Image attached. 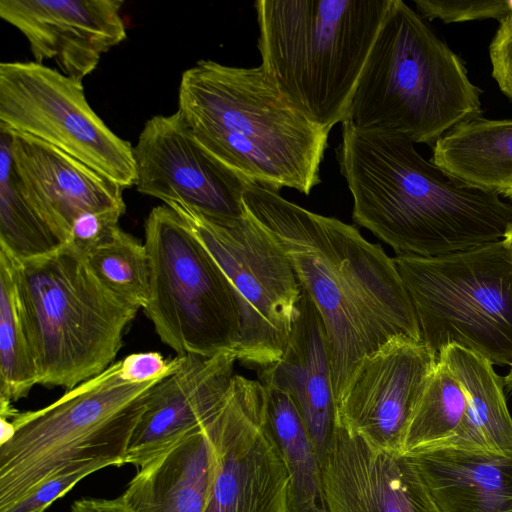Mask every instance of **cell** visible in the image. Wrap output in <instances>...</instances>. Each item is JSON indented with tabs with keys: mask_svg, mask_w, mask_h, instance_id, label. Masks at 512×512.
Here are the masks:
<instances>
[{
	"mask_svg": "<svg viewBox=\"0 0 512 512\" xmlns=\"http://www.w3.org/2000/svg\"><path fill=\"white\" fill-rule=\"evenodd\" d=\"M243 204L282 248L322 318L335 403L364 357L395 337L421 340L411 300L381 246L256 184L246 187Z\"/></svg>",
	"mask_w": 512,
	"mask_h": 512,
	"instance_id": "1",
	"label": "cell"
},
{
	"mask_svg": "<svg viewBox=\"0 0 512 512\" xmlns=\"http://www.w3.org/2000/svg\"><path fill=\"white\" fill-rule=\"evenodd\" d=\"M352 217L397 254L437 257L504 239L512 205L424 159L408 137L342 122Z\"/></svg>",
	"mask_w": 512,
	"mask_h": 512,
	"instance_id": "2",
	"label": "cell"
},
{
	"mask_svg": "<svg viewBox=\"0 0 512 512\" xmlns=\"http://www.w3.org/2000/svg\"><path fill=\"white\" fill-rule=\"evenodd\" d=\"M178 111L197 140L251 184L309 195L329 132L292 106L261 66L200 60L182 73Z\"/></svg>",
	"mask_w": 512,
	"mask_h": 512,
	"instance_id": "3",
	"label": "cell"
},
{
	"mask_svg": "<svg viewBox=\"0 0 512 512\" xmlns=\"http://www.w3.org/2000/svg\"><path fill=\"white\" fill-rule=\"evenodd\" d=\"M392 0H257L261 68L330 132L349 105Z\"/></svg>",
	"mask_w": 512,
	"mask_h": 512,
	"instance_id": "4",
	"label": "cell"
},
{
	"mask_svg": "<svg viewBox=\"0 0 512 512\" xmlns=\"http://www.w3.org/2000/svg\"><path fill=\"white\" fill-rule=\"evenodd\" d=\"M481 90L463 61L402 0H392L344 121L435 145L482 117Z\"/></svg>",
	"mask_w": 512,
	"mask_h": 512,
	"instance_id": "5",
	"label": "cell"
},
{
	"mask_svg": "<svg viewBox=\"0 0 512 512\" xmlns=\"http://www.w3.org/2000/svg\"><path fill=\"white\" fill-rule=\"evenodd\" d=\"M15 278L40 385L67 391L114 363L139 308L106 287L82 252L65 243L15 257Z\"/></svg>",
	"mask_w": 512,
	"mask_h": 512,
	"instance_id": "6",
	"label": "cell"
},
{
	"mask_svg": "<svg viewBox=\"0 0 512 512\" xmlns=\"http://www.w3.org/2000/svg\"><path fill=\"white\" fill-rule=\"evenodd\" d=\"M164 378L125 381L117 361L50 405L18 411L11 419L14 436L0 445V511L72 463L108 460L116 467L125 465L147 398Z\"/></svg>",
	"mask_w": 512,
	"mask_h": 512,
	"instance_id": "7",
	"label": "cell"
},
{
	"mask_svg": "<svg viewBox=\"0 0 512 512\" xmlns=\"http://www.w3.org/2000/svg\"><path fill=\"white\" fill-rule=\"evenodd\" d=\"M393 261L430 349L438 355L454 344L512 366V248L503 240L437 257L397 254Z\"/></svg>",
	"mask_w": 512,
	"mask_h": 512,
	"instance_id": "8",
	"label": "cell"
},
{
	"mask_svg": "<svg viewBox=\"0 0 512 512\" xmlns=\"http://www.w3.org/2000/svg\"><path fill=\"white\" fill-rule=\"evenodd\" d=\"M144 228L150 288L143 311L161 341L178 355L235 353L239 306L214 258L166 204L151 210Z\"/></svg>",
	"mask_w": 512,
	"mask_h": 512,
	"instance_id": "9",
	"label": "cell"
},
{
	"mask_svg": "<svg viewBox=\"0 0 512 512\" xmlns=\"http://www.w3.org/2000/svg\"><path fill=\"white\" fill-rule=\"evenodd\" d=\"M166 205L183 218L233 288L241 320L237 360L260 368L275 363L288 343L301 294L282 248L246 212L219 218L178 202Z\"/></svg>",
	"mask_w": 512,
	"mask_h": 512,
	"instance_id": "10",
	"label": "cell"
},
{
	"mask_svg": "<svg viewBox=\"0 0 512 512\" xmlns=\"http://www.w3.org/2000/svg\"><path fill=\"white\" fill-rule=\"evenodd\" d=\"M0 130L47 143L123 189L135 185L131 144L91 108L81 81L42 63L0 64Z\"/></svg>",
	"mask_w": 512,
	"mask_h": 512,
	"instance_id": "11",
	"label": "cell"
},
{
	"mask_svg": "<svg viewBox=\"0 0 512 512\" xmlns=\"http://www.w3.org/2000/svg\"><path fill=\"white\" fill-rule=\"evenodd\" d=\"M207 429L213 467L204 512H288V473L266 423L263 385L235 374Z\"/></svg>",
	"mask_w": 512,
	"mask_h": 512,
	"instance_id": "12",
	"label": "cell"
},
{
	"mask_svg": "<svg viewBox=\"0 0 512 512\" xmlns=\"http://www.w3.org/2000/svg\"><path fill=\"white\" fill-rule=\"evenodd\" d=\"M137 191L219 218L245 214L251 184L211 154L177 110L144 125L134 148Z\"/></svg>",
	"mask_w": 512,
	"mask_h": 512,
	"instance_id": "13",
	"label": "cell"
},
{
	"mask_svg": "<svg viewBox=\"0 0 512 512\" xmlns=\"http://www.w3.org/2000/svg\"><path fill=\"white\" fill-rule=\"evenodd\" d=\"M437 362L422 340L391 339L355 369L336 402V426L400 455L405 429Z\"/></svg>",
	"mask_w": 512,
	"mask_h": 512,
	"instance_id": "14",
	"label": "cell"
},
{
	"mask_svg": "<svg viewBox=\"0 0 512 512\" xmlns=\"http://www.w3.org/2000/svg\"><path fill=\"white\" fill-rule=\"evenodd\" d=\"M122 0H1L0 17L27 39L36 63L52 59L81 81L127 36Z\"/></svg>",
	"mask_w": 512,
	"mask_h": 512,
	"instance_id": "15",
	"label": "cell"
},
{
	"mask_svg": "<svg viewBox=\"0 0 512 512\" xmlns=\"http://www.w3.org/2000/svg\"><path fill=\"white\" fill-rule=\"evenodd\" d=\"M178 369L157 383L130 437L125 463L140 467L207 424L232 386L233 352L181 355Z\"/></svg>",
	"mask_w": 512,
	"mask_h": 512,
	"instance_id": "16",
	"label": "cell"
},
{
	"mask_svg": "<svg viewBox=\"0 0 512 512\" xmlns=\"http://www.w3.org/2000/svg\"><path fill=\"white\" fill-rule=\"evenodd\" d=\"M1 131V130H0ZM6 132L18 187L45 224L65 244L85 212L125 213L123 188L86 164L28 135Z\"/></svg>",
	"mask_w": 512,
	"mask_h": 512,
	"instance_id": "17",
	"label": "cell"
},
{
	"mask_svg": "<svg viewBox=\"0 0 512 512\" xmlns=\"http://www.w3.org/2000/svg\"><path fill=\"white\" fill-rule=\"evenodd\" d=\"M321 464L329 512H439L404 456L341 426Z\"/></svg>",
	"mask_w": 512,
	"mask_h": 512,
	"instance_id": "18",
	"label": "cell"
},
{
	"mask_svg": "<svg viewBox=\"0 0 512 512\" xmlns=\"http://www.w3.org/2000/svg\"><path fill=\"white\" fill-rule=\"evenodd\" d=\"M258 377L290 396L322 462L336 429L333 373L322 318L302 286L286 348Z\"/></svg>",
	"mask_w": 512,
	"mask_h": 512,
	"instance_id": "19",
	"label": "cell"
},
{
	"mask_svg": "<svg viewBox=\"0 0 512 512\" xmlns=\"http://www.w3.org/2000/svg\"><path fill=\"white\" fill-rule=\"evenodd\" d=\"M404 457L439 512H512V451L439 446Z\"/></svg>",
	"mask_w": 512,
	"mask_h": 512,
	"instance_id": "20",
	"label": "cell"
},
{
	"mask_svg": "<svg viewBox=\"0 0 512 512\" xmlns=\"http://www.w3.org/2000/svg\"><path fill=\"white\" fill-rule=\"evenodd\" d=\"M212 467L205 424L141 465L122 496L134 512H204Z\"/></svg>",
	"mask_w": 512,
	"mask_h": 512,
	"instance_id": "21",
	"label": "cell"
},
{
	"mask_svg": "<svg viewBox=\"0 0 512 512\" xmlns=\"http://www.w3.org/2000/svg\"><path fill=\"white\" fill-rule=\"evenodd\" d=\"M460 381L468 407L455 436L443 446L498 453L512 451V418L503 392L504 377L485 357L458 345L438 354Z\"/></svg>",
	"mask_w": 512,
	"mask_h": 512,
	"instance_id": "22",
	"label": "cell"
},
{
	"mask_svg": "<svg viewBox=\"0 0 512 512\" xmlns=\"http://www.w3.org/2000/svg\"><path fill=\"white\" fill-rule=\"evenodd\" d=\"M431 161L454 177L512 200V119L479 117L447 132Z\"/></svg>",
	"mask_w": 512,
	"mask_h": 512,
	"instance_id": "23",
	"label": "cell"
},
{
	"mask_svg": "<svg viewBox=\"0 0 512 512\" xmlns=\"http://www.w3.org/2000/svg\"><path fill=\"white\" fill-rule=\"evenodd\" d=\"M265 417L288 473V512H329L322 464L290 396L264 385Z\"/></svg>",
	"mask_w": 512,
	"mask_h": 512,
	"instance_id": "24",
	"label": "cell"
},
{
	"mask_svg": "<svg viewBox=\"0 0 512 512\" xmlns=\"http://www.w3.org/2000/svg\"><path fill=\"white\" fill-rule=\"evenodd\" d=\"M39 384V372L15 278V257L0 246V398L17 401Z\"/></svg>",
	"mask_w": 512,
	"mask_h": 512,
	"instance_id": "25",
	"label": "cell"
},
{
	"mask_svg": "<svg viewBox=\"0 0 512 512\" xmlns=\"http://www.w3.org/2000/svg\"><path fill=\"white\" fill-rule=\"evenodd\" d=\"M467 407L460 381L438 359L405 429L400 456L445 445L461 426Z\"/></svg>",
	"mask_w": 512,
	"mask_h": 512,
	"instance_id": "26",
	"label": "cell"
},
{
	"mask_svg": "<svg viewBox=\"0 0 512 512\" xmlns=\"http://www.w3.org/2000/svg\"><path fill=\"white\" fill-rule=\"evenodd\" d=\"M0 147V246L17 259L55 251L63 243L21 193L13 171L9 135L3 131Z\"/></svg>",
	"mask_w": 512,
	"mask_h": 512,
	"instance_id": "27",
	"label": "cell"
},
{
	"mask_svg": "<svg viewBox=\"0 0 512 512\" xmlns=\"http://www.w3.org/2000/svg\"><path fill=\"white\" fill-rule=\"evenodd\" d=\"M85 256L106 287L139 309L146 306L150 269L146 247L138 239L118 227Z\"/></svg>",
	"mask_w": 512,
	"mask_h": 512,
	"instance_id": "28",
	"label": "cell"
},
{
	"mask_svg": "<svg viewBox=\"0 0 512 512\" xmlns=\"http://www.w3.org/2000/svg\"><path fill=\"white\" fill-rule=\"evenodd\" d=\"M115 464L108 460L72 463L53 473L26 496L0 512H44L86 476Z\"/></svg>",
	"mask_w": 512,
	"mask_h": 512,
	"instance_id": "29",
	"label": "cell"
},
{
	"mask_svg": "<svg viewBox=\"0 0 512 512\" xmlns=\"http://www.w3.org/2000/svg\"><path fill=\"white\" fill-rule=\"evenodd\" d=\"M424 19H440L444 23L497 19L512 13L511 0H414Z\"/></svg>",
	"mask_w": 512,
	"mask_h": 512,
	"instance_id": "30",
	"label": "cell"
},
{
	"mask_svg": "<svg viewBox=\"0 0 512 512\" xmlns=\"http://www.w3.org/2000/svg\"><path fill=\"white\" fill-rule=\"evenodd\" d=\"M123 214L121 211L81 214L72 225L68 243L86 255L119 227L118 222Z\"/></svg>",
	"mask_w": 512,
	"mask_h": 512,
	"instance_id": "31",
	"label": "cell"
},
{
	"mask_svg": "<svg viewBox=\"0 0 512 512\" xmlns=\"http://www.w3.org/2000/svg\"><path fill=\"white\" fill-rule=\"evenodd\" d=\"M181 362V355L166 360L158 352L132 353L120 360V376L129 382H148L170 375L178 369Z\"/></svg>",
	"mask_w": 512,
	"mask_h": 512,
	"instance_id": "32",
	"label": "cell"
},
{
	"mask_svg": "<svg viewBox=\"0 0 512 512\" xmlns=\"http://www.w3.org/2000/svg\"><path fill=\"white\" fill-rule=\"evenodd\" d=\"M492 76L500 90L512 100V13L499 21L489 45Z\"/></svg>",
	"mask_w": 512,
	"mask_h": 512,
	"instance_id": "33",
	"label": "cell"
},
{
	"mask_svg": "<svg viewBox=\"0 0 512 512\" xmlns=\"http://www.w3.org/2000/svg\"><path fill=\"white\" fill-rule=\"evenodd\" d=\"M71 512H134L123 496L114 499L81 498L71 505Z\"/></svg>",
	"mask_w": 512,
	"mask_h": 512,
	"instance_id": "34",
	"label": "cell"
},
{
	"mask_svg": "<svg viewBox=\"0 0 512 512\" xmlns=\"http://www.w3.org/2000/svg\"><path fill=\"white\" fill-rule=\"evenodd\" d=\"M0 445L8 442L15 434V428L10 419L0 417Z\"/></svg>",
	"mask_w": 512,
	"mask_h": 512,
	"instance_id": "35",
	"label": "cell"
},
{
	"mask_svg": "<svg viewBox=\"0 0 512 512\" xmlns=\"http://www.w3.org/2000/svg\"><path fill=\"white\" fill-rule=\"evenodd\" d=\"M503 241L508 247L512 248V221L506 230Z\"/></svg>",
	"mask_w": 512,
	"mask_h": 512,
	"instance_id": "36",
	"label": "cell"
},
{
	"mask_svg": "<svg viewBox=\"0 0 512 512\" xmlns=\"http://www.w3.org/2000/svg\"><path fill=\"white\" fill-rule=\"evenodd\" d=\"M504 385L509 391H512V368L509 373L504 377Z\"/></svg>",
	"mask_w": 512,
	"mask_h": 512,
	"instance_id": "37",
	"label": "cell"
}]
</instances>
